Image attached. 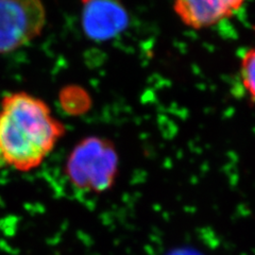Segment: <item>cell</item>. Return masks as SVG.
I'll use <instances>...</instances> for the list:
<instances>
[{
    "label": "cell",
    "mask_w": 255,
    "mask_h": 255,
    "mask_svg": "<svg viewBox=\"0 0 255 255\" xmlns=\"http://www.w3.org/2000/svg\"><path fill=\"white\" fill-rule=\"evenodd\" d=\"M66 133L48 103L28 92L0 100V165L29 172L38 168Z\"/></svg>",
    "instance_id": "1"
},
{
    "label": "cell",
    "mask_w": 255,
    "mask_h": 255,
    "mask_svg": "<svg viewBox=\"0 0 255 255\" xmlns=\"http://www.w3.org/2000/svg\"><path fill=\"white\" fill-rule=\"evenodd\" d=\"M66 177L76 188L103 194L115 185L119 174V154L108 137L87 136L78 141L65 162Z\"/></svg>",
    "instance_id": "2"
},
{
    "label": "cell",
    "mask_w": 255,
    "mask_h": 255,
    "mask_svg": "<svg viewBox=\"0 0 255 255\" xmlns=\"http://www.w3.org/2000/svg\"><path fill=\"white\" fill-rule=\"evenodd\" d=\"M46 23L43 0H0V54L12 53L35 41Z\"/></svg>",
    "instance_id": "3"
},
{
    "label": "cell",
    "mask_w": 255,
    "mask_h": 255,
    "mask_svg": "<svg viewBox=\"0 0 255 255\" xmlns=\"http://www.w3.org/2000/svg\"><path fill=\"white\" fill-rule=\"evenodd\" d=\"M81 27L93 41H108L128 26V12L119 0H80Z\"/></svg>",
    "instance_id": "4"
},
{
    "label": "cell",
    "mask_w": 255,
    "mask_h": 255,
    "mask_svg": "<svg viewBox=\"0 0 255 255\" xmlns=\"http://www.w3.org/2000/svg\"><path fill=\"white\" fill-rule=\"evenodd\" d=\"M246 0H173L172 9L178 19L193 30H206L241 11Z\"/></svg>",
    "instance_id": "5"
},
{
    "label": "cell",
    "mask_w": 255,
    "mask_h": 255,
    "mask_svg": "<svg viewBox=\"0 0 255 255\" xmlns=\"http://www.w3.org/2000/svg\"><path fill=\"white\" fill-rule=\"evenodd\" d=\"M239 80L247 97L255 103V45L249 47L242 54L239 62Z\"/></svg>",
    "instance_id": "6"
}]
</instances>
